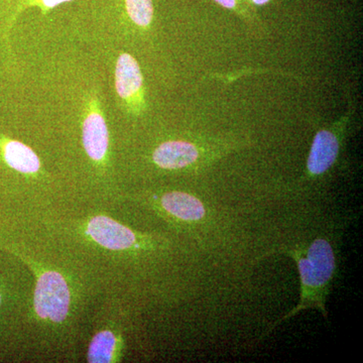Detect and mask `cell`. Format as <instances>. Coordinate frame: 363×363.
<instances>
[{"label": "cell", "instance_id": "cell-9", "mask_svg": "<svg viewBox=\"0 0 363 363\" xmlns=\"http://www.w3.org/2000/svg\"><path fill=\"white\" fill-rule=\"evenodd\" d=\"M4 159L9 167L25 174L37 173L39 157L30 147L20 142H9L4 147Z\"/></svg>", "mask_w": 363, "mask_h": 363}, {"label": "cell", "instance_id": "cell-12", "mask_svg": "<svg viewBox=\"0 0 363 363\" xmlns=\"http://www.w3.org/2000/svg\"><path fill=\"white\" fill-rule=\"evenodd\" d=\"M71 1V0H43L45 6L49 7V9H52V7H55L58 6V4H63V2Z\"/></svg>", "mask_w": 363, "mask_h": 363}, {"label": "cell", "instance_id": "cell-11", "mask_svg": "<svg viewBox=\"0 0 363 363\" xmlns=\"http://www.w3.org/2000/svg\"><path fill=\"white\" fill-rule=\"evenodd\" d=\"M126 9L131 20L140 26H147L152 23L154 9L152 0H125Z\"/></svg>", "mask_w": 363, "mask_h": 363}, {"label": "cell", "instance_id": "cell-15", "mask_svg": "<svg viewBox=\"0 0 363 363\" xmlns=\"http://www.w3.org/2000/svg\"><path fill=\"white\" fill-rule=\"evenodd\" d=\"M0 303H1V296H0Z\"/></svg>", "mask_w": 363, "mask_h": 363}, {"label": "cell", "instance_id": "cell-6", "mask_svg": "<svg viewBox=\"0 0 363 363\" xmlns=\"http://www.w3.org/2000/svg\"><path fill=\"white\" fill-rule=\"evenodd\" d=\"M161 203L168 213L183 221H199L206 214L203 203L187 193H167L162 196Z\"/></svg>", "mask_w": 363, "mask_h": 363}, {"label": "cell", "instance_id": "cell-2", "mask_svg": "<svg viewBox=\"0 0 363 363\" xmlns=\"http://www.w3.org/2000/svg\"><path fill=\"white\" fill-rule=\"evenodd\" d=\"M35 310L42 319L61 322L70 304V292L65 279L57 272H45L38 279L35 292Z\"/></svg>", "mask_w": 363, "mask_h": 363}, {"label": "cell", "instance_id": "cell-8", "mask_svg": "<svg viewBox=\"0 0 363 363\" xmlns=\"http://www.w3.org/2000/svg\"><path fill=\"white\" fill-rule=\"evenodd\" d=\"M116 85L117 93L123 99L133 96L142 88V72L130 55H121L117 61Z\"/></svg>", "mask_w": 363, "mask_h": 363}, {"label": "cell", "instance_id": "cell-4", "mask_svg": "<svg viewBox=\"0 0 363 363\" xmlns=\"http://www.w3.org/2000/svg\"><path fill=\"white\" fill-rule=\"evenodd\" d=\"M339 152L337 136L329 130H321L315 135L308 157L307 169L310 175L319 176L333 166Z\"/></svg>", "mask_w": 363, "mask_h": 363}, {"label": "cell", "instance_id": "cell-1", "mask_svg": "<svg viewBox=\"0 0 363 363\" xmlns=\"http://www.w3.org/2000/svg\"><path fill=\"white\" fill-rule=\"evenodd\" d=\"M297 264L301 281V298L298 305L272 325V328L307 309H316L328 319L327 296L335 274V250L330 240L318 238L306 248H294L284 252Z\"/></svg>", "mask_w": 363, "mask_h": 363}, {"label": "cell", "instance_id": "cell-14", "mask_svg": "<svg viewBox=\"0 0 363 363\" xmlns=\"http://www.w3.org/2000/svg\"><path fill=\"white\" fill-rule=\"evenodd\" d=\"M255 4H259V6H262V4H266L269 2V0H252Z\"/></svg>", "mask_w": 363, "mask_h": 363}, {"label": "cell", "instance_id": "cell-10", "mask_svg": "<svg viewBox=\"0 0 363 363\" xmlns=\"http://www.w3.org/2000/svg\"><path fill=\"white\" fill-rule=\"evenodd\" d=\"M116 336L111 331H101L91 341L88 351V362L91 363L111 362L116 350Z\"/></svg>", "mask_w": 363, "mask_h": 363}, {"label": "cell", "instance_id": "cell-5", "mask_svg": "<svg viewBox=\"0 0 363 363\" xmlns=\"http://www.w3.org/2000/svg\"><path fill=\"white\" fill-rule=\"evenodd\" d=\"M198 157L197 147L186 142L164 143L154 152V161L157 166L168 169L185 168L195 162Z\"/></svg>", "mask_w": 363, "mask_h": 363}, {"label": "cell", "instance_id": "cell-7", "mask_svg": "<svg viewBox=\"0 0 363 363\" xmlns=\"http://www.w3.org/2000/svg\"><path fill=\"white\" fill-rule=\"evenodd\" d=\"M83 145L86 152L94 161H101L108 147V130L104 117L91 113L83 124Z\"/></svg>", "mask_w": 363, "mask_h": 363}, {"label": "cell", "instance_id": "cell-13", "mask_svg": "<svg viewBox=\"0 0 363 363\" xmlns=\"http://www.w3.org/2000/svg\"><path fill=\"white\" fill-rule=\"evenodd\" d=\"M214 1L222 6L226 7V9H233L236 4V0H214Z\"/></svg>", "mask_w": 363, "mask_h": 363}, {"label": "cell", "instance_id": "cell-3", "mask_svg": "<svg viewBox=\"0 0 363 363\" xmlns=\"http://www.w3.org/2000/svg\"><path fill=\"white\" fill-rule=\"evenodd\" d=\"M87 233L101 247L112 250H126L135 245L136 241L130 229L105 216L91 219Z\"/></svg>", "mask_w": 363, "mask_h": 363}]
</instances>
